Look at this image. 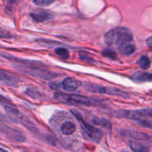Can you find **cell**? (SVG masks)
Returning a JSON list of instances; mask_svg holds the SVG:
<instances>
[{
	"instance_id": "cell-15",
	"label": "cell",
	"mask_w": 152,
	"mask_h": 152,
	"mask_svg": "<svg viewBox=\"0 0 152 152\" xmlns=\"http://www.w3.org/2000/svg\"><path fill=\"white\" fill-rule=\"evenodd\" d=\"M91 123H93L94 125L97 126H100L102 128H105V129H108V130H111L112 126H111V122L109 121L107 119L103 118V117H94L91 120Z\"/></svg>"
},
{
	"instance_id": "cell-20",
	"label": "cell",
	"mask_w": 152,
	"mask_h": 152,
	"mask_svg": "<svg viewBox=\"0 0 152 152\" xmlns=\"http://www.w3.org/2000/svg\"><path fill=\"white\" fill-rule=\"evenodd\" d=\"M137 124L140 126L142 128H145V129H152V121L148 120H145V119H140V120H137Z\"/></svg>"
},
{
	"instance_id": "cell-17",
	"label": "cell",
	"mask_w": 152,
	"mask_h": 152,
	"mask_svg": "<svg viewBox=\"0 0 152 152\" xmlns=\"http://www.w3.org/2000/svg\"><path fill=\"white\" fill-rule=\"evenodd\" d=\"M54 52L58 56H59L62 59H66L70 56L69 51L66 48H57L55 49Z\"/></svg>"
},
{
	"instance_id": "cell-18",
	"label": "cell",
	"mask_w": 152,
	"mask_h": 152,
	"mask_svg": "<svg viewBox=\"0 0 152 152\" xmlns=\"http://www.w3.org/2000/svg\"><path fill=\"white\" fill-rule=\"evenodd\" d=\"M25 94L31 97L34 98V99H39L41 97V94H40L41 93H39L36 88H28L27 90L25 91Z\"/></svg>"
},
{
	"instance_id": "cell-19",
	"label": "cell",
	"mask_w": 152,
	"mask_h": 152,
	"mask_svg": "<svg viewBox=\"0 0 152 152\" xmlns=\"http://www.w3.org/2000/svg\"><path fill=\"white\" fill-rule=\"evenodd\" d=\"M102 55L105 57L108 58V59H117V56L116 52H114V50H111V49H106V50H104L102 52Z\"/></svg>"
},
{
	"instance_id": "cell-7",
	"label": "cell",
	"mask_w": 152,
	"mask_h": 152,
	"mask_svg": "<svg viewBox=\"0 0 152 152\" xmlns=\"http://www.w3.org/2000/svg\"><path fill=\"white\" fill-rule=\"evenodd\" d=\"M0 83L9 87H15L20 83V79L13 73L0 70Z\"/></svg>"
},
{
	"instance_id": "cell-10",
	"label": "cell",
	"mask_w": 152,
	"mask_h": 152,
	"mask_svg": "<svg viewBox=\"0 0 152 152\" xmlns=\"http://www.w3.org/2000/svg\"><path fill=\"white\" fill-rule=\"evenodd\" d=\"M5 134L7 137L10 140L13 142H25L26 140V137L25 135L19 131L13 129H10V128H6L4 130Z\"/></svg>"
},
{
	"instance_id": "cell-28",
	"label": "cell",
	"mask_w": 152,
	"mask_h": 152,
	"mask_svg": "<svg viewBox=\"0 0 152 152\" xmlns=\"http://www.w3.org/2000/svg\"><path fill=\"white\" fill-rule=\"evenodd\" d=\"M23 152H28V151H23Z\"/></svg>"
},
{
	"instance_id": "cell-21",
	"label": "cell",
	"mask_w": 152,
	"mask_h": 152,
	"mask_svg": "<svg viewBox=\"0 0 152 152\" xmlns=\"http://www.w3.org/2000/svg\"><path fill=\"white\" fill-rule=\"evenodd\" d=\"M56 0H34V3L37 6L45 7L53 4Z\"/></svg>"
},
{
	"instance_id": "cell-4",
	"label": "cell",
	"mask_w": 152,
	"mask_h": 152,
	"mask_svg": "<svg viewBox=\"0 0 152 152\" xmlns=\"http://www.w3.org/2000/svg\"><path fill=\"white\" fill-rule=\"evenodd\" d=\"M81 86H83V88H84L86 91L90 92V93L111 95V96H119V97L124 98V99L129 97V95L128 93L123 91L120 90V89L114 88L106 87V86H99V85L88 83H83Z\"/></svg>"
},
{
	"instance_id": "cell-25",
	"label": "cell",
	"mask_w": 152,
	"mask_h": 152,
	"mask_svg": "<svg viewBox=\"0 0 152 152\" xmlns=\"http://www.w3.org/2000/svg\"><path fill=\"white\" fill-rule=\"evenodd\" d=\"M10 102H10L8 99H7V98H5L4 96H3L2 95L0 94V103L4 104V105H9Z\"/></svg>"
},
{
	"instance_id": "cell-23",
	"label": "cell",
	"mask_w": 152,
	"mask_h": 152,
	"mask_svg": "<svg viewBox=\"0 0 152 152\" xmlns=\"http://www.w3.org/2000/svg\"><path fill=\"white\" fill-rule=\"evenodd\" d=\"M21 1V0H7V7H6V9L7 10H11L13 7L16 5H17L19 2Z\"/></svg>"
},
{
	"instance_id": "cell-2",
	"label": "cell",
	"mask_w": 152,
	"mask_h": 152,
	"mask_svg": "<svg viewBox=\"0 0 152 152\" xmlns=\"http://www.w3.org/2000/svg\"><path fill=\"white\" fill-rule=\"evenodd\" d=\"M53 97L59 102L72 105H86V106H98L102 105L103 100L97 98L90 97L79 94H64L62 92H56Z\"/></svg>"
},
{
	"instance_id": "cell-24",
	"label": "cell",
	"mask_w": 152,
	"mask_h": 152,
	"mask_svg": "<svg viewBox=\"0 0 152 152\" xmlns=\"http://www.w3.org/2000/svg\"><path fill=\"white\" fill-rule=\"evenodd\" d=\"M12 37L11 34L8 32V31H5V30L2 29V28H0V38L3 39H10Z\"/></svg>"
},
{
	"instance_id": "cell-12",
	"label": "cell",
	"mask_w": 152,
	"mask_h": 152,
	"mask_svg": "<svg viewBox=\"0 0 152 152\" xmlns=\"http://www.w3.org/2000/svg\"><path fill=\"white\" fill-rule=\"evenodd\" d=\"M129 147L131 150L133 152H149V146L144 144L140 143L139 142H137L134 140H130L129 142Z\"/></svg>"
},
{
	"instance_id": "cell-11",
	"label": "cell",
	"mask_w": 152,
	"mask_h": 152,
	"mask_svg": "<svg viewBox=\"0 0 152 152\" xmlns=\"http://www.w3.org/2000/svg\"><path fill=\"white\" fill-rule=\"evenodd\" d=\"M30 16L37 22H42L48 21L53 18V15L50 12L45 10H38L36 12L30 13Z\"/></svg>"
},
{
	"instance_id": "cell-3",
	"label": "cell",
	"mask_w": 152,
	"mask_h": 152,
	"mask_svg": "<svg viewBox=\"0 0 152 152\" xmlns=\"http://www.w3.org/2000/svg\"><path fill=\"white\" fill-rule=\"evenodd\" d=\"M70 111L80 123L83 136L87 138L88 140H90L96 142V143L100 142L102 137H103V132L100 129H97V128L91 125L90 123H87L77 111L72 109Z\"/></svg>"
},
{
	"instance_id": "cell-16",
	"label": "cell",
	"mask_w": 152,
	"mask_h": 152,
	"mask_svg": "<svg viewBox=\"0 0 152 152\" xmlns=\"http://www.w3.org/2000/svg\"><path fill=\"white\" fill-rule=\"evenodd\" d=\"M150 65H151V62H150L149 58H148L147 56L143 55V56H142L140 58L139 65L142 69L143 70L148 69L150 67Z\"/></svg>"
},
{
	"instance_id": "cell-22",
	"label": "cell",
	"mask_w": 152,
	"mask_h": 152,
	"mask_svg": "<svg viewBox=\"0 0 152 152\" xmlns=\"http://www.w3.org/2000/svg\"><path fill=\"white\" fill-rule=\"evenodd\" d=\"M79 56L81 59L83 60L86 61V62H91V61H94L93 57L91 56V55L89 53L86 51H80L79 52Z\"/></svg>"
},
{
	"instance_id": "cell-14",
	"label": "cell",
	"mask_w": 152,
	"mask_h": 152,
	"mask_svg": "<svg viewBox=\"0 0 152 152\" xmlns=\"http://www.w3.org/2000/svg\"><path fill=\"white\" fill-rule=\"evenodd\" d=\"M60 131L62 134L67 135V136L71 135L75 132L76 126L72 122L66 121L61 125Z\"/></svg>"
},
{
	"instance_id": "cell-26",
	"label": "cell",
	"mask_w": 152,
	"mask_h": 152,
	"mask_svg": "<svg viewBox=\"0 0 152 152\" xmlns=\"http://www.w3.org/2000/svg\"><path fill=\"white\" fill-rule=\"evenodd\" d=\"M145 43H146L147 46L152 50V36H151V37H149L147 39L146 41H145Z\"/></svg>"
},
{
	"instance_id": "cell-9",
	"label": "cell",
	"mask_w": 152,
	"mask_h": 152,
	"mask_svg": "<svg viewBox=\"0 0 152 152\" xmlns=\"http://www.w3.org/2000/svg\"><path fill=\"white\" fill-rule=\"evenodd\" d=\"M82 85L78 80H76L75 79H73L71 77H67L61 83V87L64 91L68 92L75 91L78 88Z\"/></svg>"
},
{
	"instance_id": "cell-8",
	"label": "cell",
	"mask_w": 152,
	"mask_h": 152,
	"mask_svg": "<svg viewBox=\"0 0 152 152\" xmlns=\"http://www.w3.org/2000/svg\"><path fill=\"white\" fill-rule=\"evenodd\" d=\"M122 134L124 136L129 137L132 139L137 140L145 141V142H152V134L142 133V132H137L133 130H125L123 131Z\"/></svg>"
},
{
	"instance_id": "cell-5",
	"label": "cell",
	"mask_w": 152,
	"mask_h": 152,
	"mask_svg": "<svg viewBox=\"0 0 152 152\" xmlns=\"http://www.w3.org/2000/svg\"><path fill=\"white\" fill-rule=\"evenodd\" d=\"M114 115L119 118H126L137 121L142 119L143 117L152 118V108H142V109H137L134 111L121 110V111H115Z\"/></svg>"
},
{
	"instance_id": "cell-1",
	"label": "cell",
	"mask_w": 152,
	"mask_h": 152,
	"mask_svg": "<svg viewBox=\"0 0 152 152\" xmlns=\"http://www.w3.org/2000/svg\"><path fill=\"white\" fill-rule=\"evenodd\" d=\"M105 43L114 48L123 56H129L135 50V43L132 31L127 28H117L105 34Z\"/></svg>"
},
{
	"instance_id": "cell-27",
	"label": "cell",
	"mask_w": 152,
	"mask_h": 152,
	"mask_svg": "<svg viewBox=\"0 0 152 152\" xmlns=\"http://www.w3.org/2000/svg\"><path fill=\"white\" fill-rule=\"evenodd\" d=\"M0 152H9V151H6V150H4V148H0Z\"/></svg>"
},
{
	"instance_id": "cell-6",
	"label": "cell",
	"mask_w": 152,
	"mask_h": 152,
	"mask_svg": "<svg viewBox=\"0 0 152 152\" xmlns=\"http://www.w3.org/2000/svg\"><path fill=\"white\" fill-rule=\"evenodd\" d=\"M19 71L23 72L26 74L32 76V77H39L42 80H50L58 77L59 74L50 71L46 68H16Z\"/></svg>"
},
{
	"instance_id": "cell-13",
	"label": "cell",
	"mask_w": 152,
	"mask_h": 152,
	"mask_svg": "<svg viewBox=\"0 0 152 152\" xmlns=\"http://www.w3.org/2000/svg\"><path fill=\"white\" fill-rule=\"evenodd\" d=\"M132 79L137 82H146L152 80V73L142 72V71H137L132 76Z\"/></svg>"
}]
</instances>
